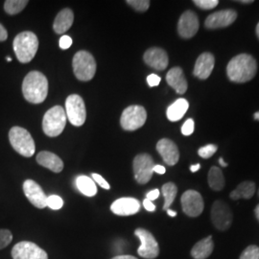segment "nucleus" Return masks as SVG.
I'll return each mask as SVG.
<instances>
[{"instance_id":"nucleus-1","label":"nucleus","mask_w":259,"mask_h":259,"mask_svg":"<svg viewBox=\"0 0 259 259\" xmlns=\"http://www.w3.org/2000/svg\"><path fill=\"white\" fill-rule=\"evenodd\" d=\"M256 71V61L248 54L233 57L227 66V75L233 83H247L255 76Z\"/></svg>"},{"instance_id":"nucleus-2","label":"nucleus","mask_w":259,"mask_h":259,"mask_svg":"<svg viewBox=\"0 0 259 259\" xmlns=\"http://www.w3.org/2000/svg\"><path fill=\"white\" fill-rule=\"evenodd\" d=\"M22 93L28 102L40 104L47 99L48 81L39 71L29 72L22 83Z\"/></svg>"},{"instance_id":"nucleus-3","label":"nucleus","mask_w":259,"mask_h":259,"mask_svg":"<svg viewBox=\"0 0 259 259\" xmlns=\"http://www.w3.org/2000/svg\"><path fill=\"white\" fill-rule=\"evenodd\" d=\"M13 47L19 62L27 64L37 54L38 39L34 33L25 31L15 37Z\"/></svg>"},{"instance_id":"nucleus-4","label":"nucleus","mask_w":259,"mask_h":259,"mask_svg":"<svg viewBox=\"0 0 259 259\" xmlns=\"http://www.w3.org/2000/svg\"><path fill=\"white\" fill-rule=\"evenodd\" d=\"M9 140L12 147L19 155L25 157H31L36 151L35 141L27 130L21 127H13L10 130Z\"/></svg>"},{"instance_id":"nucleus-5","label":"nucleus","mask_w":259,"mask_h":259,"mask_svg":"<svg viewBox=\"0 0 259 259\" xmlns=\"http://www.w3.org/2000/svg\"><path fill=\"white\" fill-rule=\"evenodd\" d=\"M66 113L63 107L55 106L46 112L42 119V130L47 137L56 138L65 130Z\"/></svg>"},{"instance_id":"nucleus-6","label":"nucleus","mask_w":259,"mask_h":259,"mask_svg":"<svg viewBox=\"0 0 259 259\" xmlns=\"http://www.w3.org/2000/svg\"><path fill=\"white\" fill-rule=\"evenodd\" d=\"M72 66L76 78L83 82L91 81L96 73V62L93 56L84 50L75 54Z\"/></svg>"},{"instance_id":"nucleus-7","label":"nucleus","mask_w":259,"mask_h":259,"mask_svg":"<svg viewBox=\"0 0 259 259\" xmlns=\"http://www.w3.org/2000/svg\"><path fill=\"white\" fill-rule=\"evenodd\" d=\"M147 119L146 110L139 105L126 108L121 115V127L126 131H136L141 128Z\"/></svg>"},{"instance_id":"nucleus-8","label":"nucleus","mask_w":259,"mask_h":259,"mask_svg":"<svg viewBox=\"0 0 259 259\" xmlns=\"http://www.w3.org/2000/svg\"><path fill=\"white\" fill-rule=\"evenodd\" d=\"M65 113L69 122L75 126L83 125L87 118V111L83 98L77 94H71L65 101Z\"/></svg>"},{"instance_id":"nucleus-9","label":"nucleus","mask_w":259,"mask_h":259,"mask_svg":"<svg viewBox=\"0 0 259 259\" xmlns=\"http://www.w3.org/2000/svg\"><path fill=\"white\" fill-rule=\"evenodd\" d=\"M154 160L148 154H140L134 159L135 179L140 185H145L152 179L154 173Z\"/></svg>"},{"instance_id":"nucleus-10","label":"nucleus","mask_w":259,"mask_h":259,"mask_svg":"<svg viewBox=\"0 0 259 259\" xmlns=\"http://www.w3.org/2000/svg\"><path fill=\"white\" fill-rule=\"evenodd\" d=\"M135 234L139 237L141 243L138 250L139 255L143 258H156L159 253V248L153 234L143 229H138Z\"/></svg>"},{"instance_id":"nucleus-11","label":"nucleus","mask_w":259,"mask_h":259,"mask_svg":"<svg viewBox=\"0 0 259 259\" xmlns=\"http://www.w3.org/2000/svg\"><path fill=\"white\" fill-rule=\"evenodd\" d=\"M12 257L14 259H48V255L35 243L22 241L13 248Z\"/></svg>"},{"instance_id":"nucleus-12","label":"nucleus","mask_w":259,"mask_h":259,"mask_svg":"<svg viewBox=\"0 0 259 259\" xmlns=\"http://www.w3.org/2000/svg\"><path fill=\"white\" fill-rule=\"evenodd\" d=\"M211 220L219 231H227L232 223L231 208L221 201H216L211 207Z\"/></svg>"},{"instance_id":"nucleus-13","label":"nucleus","mask_w":259,"mask_h":259,"mask_svg":"<svg viewBox=\"0 0 259 259\" xmlns=\"http://www.w3.org/2000/svg\"><path fill=\"white\" fill-rule=\"evenodd\" d=\"M184 212L190 217H197L204 210V200L201 194L195 190H187L181 199Z\"/></svg>"},{"instance_id":"nucleus-14","label":"nucleus","mask_w":259,"mask_h":259,"mask_svg":"<svg viewBox=\"0 0 259 259\" xmlns=\"http://www.w3.org/2000/svg\"><path fill=\"white\" fill-rule=\"evenodd\" d=\"M237 19V13L234 10H222L215 12L205 19L204 25L208 29H220L232 25Z\"/></svg>"},{"instance_id":"nucleus-15","label":"nucleus","mask_w":259,"mask_h":259,"mask_svg":"<svg viewBox=\"0 0 259 259\" xmlns=\"http://www.w3.org/2000/svg\"><path fill=\"white\" fill-rule=\"evenodd\" d=\"M199 19L192 11L185 12L178 22L179 35L184 38L194 37L199 30Z\"/></svg>"},{"instance_id":"nucleus-16","label":"nucleus","mask_w":259,"mask_h":259,"mask_svg":"<svg viewBox=\"0 0 259 259\" xmlns=\"http://www.w3.org/2000/svg\"><path fill=\"white\" fill-rule=\"evenodd\" d=\"M23 191L29 202L37 208L47 206V196L42 188L32 180H26L23 184Z\"/></svg>"},{"instance_id":"nucleus-17","label":"nucleus","mask_w":259,"mask_h":259,"mask_svg":"<svg viewBox=\"0 0 259 259\" xmlns=\"http://www.w3.org/2000/svg\"><path fill=\"white\" fill-rule=\"evenodd\" d=\"M157 150L158 154L161 156L163 161L173 166L178 163L180 159V152L178 146L170 139H160L157 144Z\"/></svg>"},{"instance_id":"nucleus-18","label":"nucleus","mask_w":259,"mask_h":259,"mask_svg":"<svg viewBox=\"0 0 259 259\" xmlns=\"http://www.w3.org/2000/svg\"><path fill=\"white\" fill-rule=\"evenodd\" d=\"M144 62L156 70H164L168 65L169 60L166 52L158 47H152L144 53Z\"/></svg>"},{"instance_id":"nucleus-19","label":"nucleus","mask_w":259,"mask_h":259,"mask_svg":"<svg viewBox=\"0 0 259 259\" xmlns=\"http://www.w3.org/2000/svg\"><path fill=\"white\" fill-rule=\"evenodd\" d=\"M215 65L214 56L209 52H204L199 56L195 63L193 74L201 80H206L212 72Z\"/></svg>"},{"instance_id":"nucleus-20","label":"nucleus","mask_w":259,"mask_h":259,"mask_svg":"<svg viewBox=\"0 0 259 259\" xmlns=\"http://www.w3.org/2000/svg\"><path fill=\"white\" fill-rule=\"evenodd\" d=\"M140 203L135 198H120L113 202L111 210L119 216H130L139 212Z\"/></svg>"},{"instance_id":"nucleus-21","label":"nucleus","mask_w":259,"mask_h":259,"mask_svg":"<svg viewBox=\"0 0 259 259\" xmlns=\"http://www.w3.org/2000/svg\"><path fill=\"white\" fill-rule=\"evenodd\" d=\"M167 83L179 94H185L187 91V81L181 67L171 68L166 75Z\"/></svg>"},{"instance_id":"nucleus-22","label":"nucleus","mask_w":259,"mask_h":259,"mask_svg":"<svg viewBox=\"0 0 259 259\" xmlns=\"http://www.w3.org/2000/svg\"><path fill=\"white\" fill-rule=\"evenodd\" d=\"M37 161L39 165L46 167L54 173H60L64 169L63 160L55 154L48 151H42L38 153Z\"/></svg>"},{"instance_id":"nucleus-23","label":"nucleus","mask_w":259,"mask_h":259,"mask_svg":"<svg viewBox=\"0 0 259 259\" xmlns=\"http://www.w3.org/2000/svg\"><path fill=\"white\" fill-rule=\"evenodd\" d=\"M74 14L70 9L62 10L56 17L53 28L57 34H64L72 26Z\"/></svg>"},{"instance_id":"nucleus-24","label":"nucleus","mask_w":259,"mask_h":259,"mask_svg":"<svg viewBox=\"0 0 259 259\" xmlns=\"http://www.w3.org/2000/svg\"><path fill=\"white\" fill-rule=\"evenodd\" d=\"M189 108V104L185 98H180L171 104L166 111L167 118L172 122L181 120Z\"/></svg>"},{"instance_id":"nucleus-25","label":"nucleus","mask_w":259,"mask_h":259,"mask_svg":"<svg viewBox=\"0 0 259 259\" xmlns=\"http://www.w3.org/2000/svg\"><path fill=\"white\" fill-rule=\"evenodd\" d=\"M213 248H214V244H213L212 237L208 236L203 240L196 243V245L191 250V255L195 259L207 258L211 254Z\"/></svg>"},{"instance_id":"nucleus-26","label":"nucleus","mask_w":259,"mask_h":259,"mask_svg":"<svg viewBox=\"0 0 259 259\" xmlns=\"http://www.w3.org/2000/svg\"><path fill=\"white\" fill-rule=\"evenodd\" d=\"M255 192V185L252 182H244L241 183L232 193L231 198L232 200L239 199H250Z\"/></svg>"},{"instance_id":"nucleus-27","label":"nucleus","mask_w":259,"mask_h":259,"mask_svg":"<svg viewBox=\"0 0 259 259\" xmlns=\"http://www.w3.org/2000/svg\"><path fill=\"white\" fill-rule=\"evenodd\" d=\"M78 190L87 197H93L97 194V188L93 179L88 176H79L76 179Z\"/></svg>"},{"instance_id":"nucleus-28","label":"nucleus","mask_w":259,"mask_h":259,"mask_svg":"<svg viewBox=\"0 0 259 259\" xmlns=\"http://www.w3.org/2000/svg\"><path fill=\"white\" fill-rule=\"evenodd\" d=\"M208 185L214 191H221L225 186V178L218 167L213 166L208 172Z\"/></svg>"},{"instance_id":"nucleus-29","label":"nucleus","mask_w":259,"mask_h":259,"mask_svg":"<svg viewBox=\"0 0 259 259\" xmlns=\"http://www.w3.org/2000/svg\"><path fill=\"white\" fill-rule=\"evenodd\" d=\"M162 195L164 197V204H163V209L167 210L169 209L170 205L173 204L175 198H176L178 188L176 185L173 183H167L162 186Z\"/></svg>"},{"instance_id":"nucleus-30","label":"nucleus","mask_w":259,"mask_h":259,"mask_svg":"<svg viewBox=\"0 0 259 259\" xmlns=\"http://www.w3.org/2000/svg\"><path fill=\"white\" fill-rule=\"evenodd\" d=\"M27 0H7L4 3V10L8 15H17L27 6Z\"/></svg>"},{"instance_id":"nucleus-31","label":"nucleus","mask_w":259,"mask_h":259,"mask_svg":"<svg viewBox=\"0 0 259 259\" xmlns=\"http://www.w3.org/2000/svg\"><path fill=\"white\" fill-rule=\"evenodd\" d=\"M64 205V201L60 196L51 195L47 197V206L53 210L61 209Z\"/></svg>"},{"instance_id":"nucleus-32","label":"nucleus","mask_w":259,"mask_h":259,"mask_svg":"<svg viewBox=\"0 0 259 259\" xmlns=\"http://www.w3.org/2000/svg\"><path fill=\"white\" fill-rule=\"evenodd\" d=\"M127 4L139 12H146L150 7L149 0H128Z\"/></svg>"},{"instance_id":"nucleus-33","label":"nucleus","mask_w":259,"mask_h":259,"mask_svg":"<svg viewBox=\"0 0 259 259\" xmlns=\"http://www.w3.org/2000/svg\"><path fill=\"white\" fill-rule=\"evenodd\" d=\"M240 259H259V248L257 246H250L241 254Z\"/></svg>"},{"instance_id":"nucleus-34","label":"nucleus","mask_w":259,"mask_h":259,"mask_svg":"<svg viewBox=\"0 0 259 259\" xmlns=\"http://www.w3.org/2000/svg\"><path fill=\"white\" fill-rule=\"evenodd\" d=\"M193 3L200 9L211 10L217 7V5L219 4V1L218 0H194Z\"/></svg>"},{"instance_id":"nucleus-35","label":"nucleus","mask_w":259,"mask_h":259,"mask_svg":"<svg viewBox=\"0 0 259 259\" xmlns=\"http://www.w3.org/2000/svg\"><path fill=\"white\" fill-rule=\"evenodd\" d=\"M13 240V234L9 230H0V250L9 246Z\"/></svg>"},{"instance_id":"nucleus-36","label":"nucleus","mask_w":259,"mask_h":259,"mask_svg":"<svg viewBox=\"0 0 259 259\" xmlns=\"http://www.w3.org/2000/svg\"><path fill=\"white\" fill-rule=\"evenodd\" d=\"M217 152V146L214 144H208L202 148L199 149L198 154L199 156L203 158H209L212 157L213 155Z\"/></svg>"},{"instance_id":"nucleus-37","label":"nucleus","mask_w":259,"mask_h":259,"mask_svg":"<svg viewBox=\"0 0 259 259\" xmlns=\"http://www.w3.org/2000/svg\"><path fill=\"white\" fill-rule=\"evenodd\" d=\"M195 123L193 119L189 118L185 121V124L182 127V133L184 136H190L194 132Z\"/></svg>"},{"instance_id":"nucleus-38","label":"nucleus","mask_w":259,"mask_h":259,"mask_svg":"<svg viewBox=\"0 0 259 259\" xmlns=\"http://www.w3.org/2000/svg\"><path fill=\"white\" fill-rule=\"evenodd\" d=\"M93 180L94 181V183L96 182V183L100 185L101 187H103L104 189H107V190H108V189L111 188V186L108 184V182H107L102 176H100V175H98V174H96V173H93Z\"/></svg>"},{"instance_id":"nucleus-39","label":"nucleus","mask_w":259,"mask_h":259,"mask_svg":"<svg viewBox=\"0 0 259 259\" xmlns=\"http://www.w3.org/2000/svg\"><path fill=\"white\" fill-rule=\"evenodd\" d=\"M59 45H60V47L62 48V49H68L69 47H71V45H72V38L69 37V36H63V37L60 38V42H59Z\"/></svg>"},{"instance_id":"nucleus-40","label":"nucleus","mask_w":259,"mask_h":259,"mask_svg":"<svg viewBox=\"0 0 259 259\" xmlns=\"http://www.w3.org/2000/svg\"><path fill=\"white\" fill-rule=\"evenodd\" d=\"M161 79L159 76H157V74H151L149 75L147 77V83H148L149 87L153 88V87H157L160 83Z\"/></svg>"},{"instance_id":"nucleus-41","label":"nucleus","mask_w":259,"mask_h":259,"mask_svg":"<svg viewBox=\"0 0 259 259\" xmlns=\"http://www.w3.org/2000/svg\"><path fill=\"white\" fill-rule=\"evenodd\" d=\"M143 205H144L145 209L148 210L150 212H153V211L156 210V205L153 204V202L150 201L148 199H145V200L143 201Z\"/></svg>"},{"instance_id":"nucleus-42","label":"nucleus","mask_w":259,"mask_h":259,"mask_svg":"<svg viewBox=\"0 0 259 259\" xmlns=\"http://www.w3.org/2000/svg\"><path fill=\"white\" fill-rule=\"evenodd\" d=\"M158 196H159V190L158 189H154V190H152V191H150L146 195V199H148L150 201H155V200H157V198H158Z\"/></svg>"},{"instance_id":"nucleus-43","label":"nucleus","mask_w":259,"mask_h":259,"mask_svg":"<svg viewBox=\"0 0 259 259\" xmlns=\"http://www.w3.org/2000/svg\"><path fill=\"white\" fill-rule=\"evenodd\" d=\"M8 37V33L5 27L0 23V41L6 40Z\"/></svg>"},{"instance_id":"nucleus-44","label":"nucleus","mask_w":259,"mask_h":259,"mask_svg":"<svg viewBox=\"0 0 259 259\" xmlns=\"http://www.w3.org/2000/svg\"><path fill=\"white\" fill-rule=\"evenodd\" d=\"M165 172H166V169H165V167L162 166V165H157L156 164L154 166V173H157L159 175H163Z\"/></svg>"},{"instance_id":"nucleus-45","label":"nucleus","mask_w":259,"mask_h":259,"mask_svg":"<svg viewBox=\"0 0 259 259\" xmlns=\"http://www.w3.org/2000/svg\"><path fill=\"white\" fill-rule=\"evenodd\" d=\"M111 259H138L136 258L135 256H132V255H118V256H115L113 258Z\"/></svg>"},{"instance_id":"nucleus-46","label":"nucleus","mask_w":259,"mask_h":259,"mask_svg":"<svg viewBox=\"0 0 259 259\" xmlns=\"http://www.w3.org/2000/svg\"><path fill=\"white\" fill-rule=\"evenodd\" d=\"M201 168V165L198 163V164H194V165H192V166L190 167V170H191V172H197L199 169Z\"/></svg>"},{"instance_id":"nucleus-47","label":"nucleus","mask_w":259,"mask_h":259,"mask_svg":"<svg viewBox=\"0 0 259 259\" xmlns=\"http://www.w3.org/2000/svg\"><path fill=\"white\" fill-rule=\"evenodd\" d=\"M167 213H168V215H169V216H171V217H175L177 215L176 211L171 210V209H167Z\"/></svg>"},{"instance_id":"nucleus-48","label":"nucleus","mask_w":259,"mask_h":259,"mask_svg":"<svg viewBox=\"0 0 259 259\" xmlns=\"http://www.w3.org/2000/svg\"><path fill=\"white\" fill-rule=\"evenodd\" d=\"M237 2L242 3V4H250V3H252L253 1H252V0H240V1H237Z\"/></svg>"},{"instance_id":"nucleus-49","label":"nucleus","mask_w":259,"mask_h":259,"mask_svg":"<svg viewBox=\"0 0 259 259\" xmlns=\"http://www.w3.org/2000/svg\"><path fill=\"white\" fill-rule=\"evenodd\" d=\"M219 163L222 165L223 167H227L228 166V163L227 162H225L224 161V159H223V157H220L219 158Z\"/></svg>"},{"instance_id":"nucleus-50","label":"nucleus","mask_w":259,"mask_h":259,"mask_svg":"<svg viewBox=\"0 0 259 259\" xmlns=\"http://www.w3.org/2000/svg\"><path fill=\"white\" fill-rule=\"evenodd\" d=\"M254 213H255V216H256V218H257V220L259 221V204L255 207Z\"/></svg>"},{"instance_id":"nucleus-51","label":"nucleus","mask_w":259,"mask_h":259,"mask_svg":"<svg viewBox=\"0 0 259 259\" xmlns=\"http://www.w3.org/2000/svg\"><path fill=\"white\" fill-rule=\"evenodd\" d=\"M253 118H254V120L259 121V111H256L253 114Z\"/></svg>"},{"instance_id":"nucleus-52","label":"nucleus","mask_w":259,"mask_h":259,"mask_svg":"<svg viewBox=\"0 0 259 259\" xmlns=\"http://www.w3.org/2000/svg\"><path fill=\"white\" fill-rule=\"evenodd\" d=\"M256 35H257V37L259 38V22L258 24H257V26H256Z\"/></svg>"},{"instance_id":"nucleus-53","label":"nucleus","mask_w":259,"mask_h":259,"mask_svg":"<svg viewBox=\"0 0 259 259\" xmlns=\"http://www.w3.org/2000/svg\"><path fill=\"white\" fill-rule=\"evenodd\" d=\"M6 60H7V62H12V58L11 57H7Z\"/></svg>"},{"instance_id":"nucleus-54","label":"nucleus","mask_w":259,"mask_h":259,"mask_svg":"<svg viewBox=\"0 0 259 259\" xmlns=\"http://www.w3.org/2000/svg\"><path fill=\"white\" fill-rule=\"evenodd\" d=\"M258 196H259V190H258Z\"/></svg>"}]
</instances>
